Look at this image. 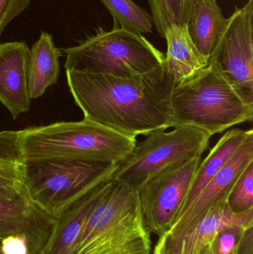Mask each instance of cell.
I'll use <instances>...</instances> for the list:
<instances>
[{"mask_svg":"<svg viewBox=\"0 0 253 254\" xmlns=\"http://www.w3.org/2000/svg\"><path fill=\"white\" fill-rule=\"evenodd\" d=\"M0 154L16 155L19 154L18 131H0Z\"/></svg>","mask_w":253,"mask_h":254,"instance_id":"26","label":"cell"},{"mask_svg":"<svg viewBox=\"0 0 253 254\" xmlns=\"http://www.w3.org/2000/svg\"><path fill=\"white\" fill-rule=\"evenodd\" d=\"M200 254H212L210 249H209V244L206 246L203 250L202 251Z\"/></svg>","mask_w":253,"mask_h":254,"instance_id":"28","label":"cell"},{"mask_svg":"<svg viewBox=\"0 0 253 254\" xmlns=\"http://www.w3.org/2000/svg\"><path fill=\"white\" fill-rule=\"evenodd\" d=\"M106 181L89 191L55 218L51 234L40 254H73L88 218L109 185Z\"/></svg>","mask_w":253,"mask_h":254,"instance_id":"14","label":"cell"},{"mask_svg":"<svg viewBox=\"0 0 253 254\" xmlns=\"http://www.w3.org/2000/svg\"><path fill=\"white\" fill-rule=\"evenodd\" d=\"M108 9L114 25L138 34L152 32L151 13L132 0H99Z\"/></svg>","mask_w":253,"mask_h":254,"instance_id":"19","label":"cell"},{"mask_svg":"<svg viewBox=\"0 0 253 254\" xmlns=\"http://www.w3.org/2000/svg\"><path fill=\"white\" fill-rule=\"evenodd\" d=\"M253 226H230L221 229L209 243L212 254H239L241 242L247 228Z\"/></svg>","mask_w":253,"mask_h":254,"instance_id":"23","label":"cell"},{"mask_svg":"<svg viewBox=\"0 0 253 254\" xmlns=\"http://www.w3.org/2000/svg\"><path fill=\"white\" fill-rule=\"evenodd\" d=\"M25 164L51 159H86L119 164L135 147L136 138L83 119L18 131Z\"/></svg>","mask_w":253,"mask_h":254,"instance_id":"2","label":"cell"},{"mask_svg":"<svg viewBox=\"0 0 253 254\" xmlns=\"http://www.w3.org/2000/svg\"><path fill=\"white\" fill-rule=\"evenodd\" d=\"M54 224V218L29 198H10L0 194V240L10 236L22 237L29 254H40Z\"/></svg>","mask_w":253,"mask_h":254,"instance_id":"12","label":"cell"},{"mask_svg":"<svg viewBox=\"0 0 253 254\" xmlns=\"http://www.w3.org/2000/svg\"><path fill=\"white\" fill-rule=\"evenodd\" d=\"M226 201L234 214H243L253 210V161L239 176Z\"/></svg>","mask_w":253,"mask_h":254,"instance_id":"22","label":"cell"},{"mask_svg":"<svg viewBox=\"0 0 253 254\" xmlns=\"http://www.w3.org/2000/svg\"><path fill=\"white\" fill-rule=\"evenodd\" d=\"M65 71L129 77L164 64L165 55L142 34L117 25L100 27L78 46L64 49Z\"/></svg>","mask_w":253,"mask_h":254,"instance_id":"5","label":"cell"},{"mask_svg":"<svg viewBox=\"0 0 253 254\" xmlns=\"http://www.w3.org/2000/svg\"><path fill=\"white\" fill-rule=\"evenodd\" d=\"M202 156L174 164L147 179L137 190L150 232L160 237L182 210Z\"/></svg>","mask_w":253,"mask_h":254,"instance_id":"9","label":"cell"},{"mask_svg":"<svg viewBox=\"0 0 253 254\" xmlns=\"http://www.w3.org/2000/svg\"><path fill=\"white\" fill-rule=\"evenodd\" d=\"M253 0L236 7L209 57V65L253 104Z\"/></svg>","mask_w":253,"mask_h":254,"instance_id":"8","label":"cell"},{"mask_svg":"<svg viewBox=\"0 0 253 254\" xmlns=\"http://www.w3.org/2000/svg\"><path fill=\"white\" fill-rule=\"evenodd\" d=\"M253 131V129L233 128L227 131L218 140L206 158L201 161L180 214L190 205L206 185L227 165Z\"/></svg>","mask_w":253,"mask_h":254,"instance_id":"17","label":"cell"},{"mask_svg":"<svg viewBox=\"0 0 253 254\" xmlns=\"http://www.w3.org/2000/svg\"><path fill=\"white\" fill-rule=\"evenodd\" d=\"M25 170L26 164L22 157L0 154V194L10 198L30 199L25 184Z\"/></svg>","mask_w":253,"mask_h":254,"instance_id":"21","label":"cell"},{"mask_svg":"<svg viewBox=\"0 0 253 254\" xmlns=\"http://www.w3.org/2000/svg\"><path fill=\"white\" fill-rule=\"evenodd\" d=\"M2 254H29L26 240L18 236H10L1 240Z\"/></svg>","mask_w":253,"mask_h":254,"instance_id":"25","label":"cell"},{"mask_svg":"<svg viewBox=\"0 0 253 254\" xmlns=\"http://www.w3.org/2000/svg\"><path fill=\"white\" fill-rule=\"evenodd\" d=\"M236 225H253V210L234 214L227 201H222L188 229L177 234L166 233L159 237L152 254H200L221 229Z\"/></svg>","mask_w":253,"mask_h":254,"instance_id":"10","label":"cell"},{"mask_svg":"<svg viewBox=\"0 0 253 254\" xmlns=\"http://www.w3.org/2000/svg\"><path fill=\"white\" fill-rule=\"evenodd\" d=\"M60 51L56 47L52 36L42 31L38 40L30 49L28 67V92L31 100L44 95L59 78Z\"/></svg>","mask_w":253,"mask_h":254,"instance_id":"16","label":"cell"},{"mask_svg":"<svg viewBox=\"0 0 253 254\" xmlns=\"http://www.w3.org/2000/svg\"><path fill=\"white\" fill-rule=\"evenodd\" d=\"M212 135L192 126L176 127L170 131H157L137 143L119 163L111 179L138 190L143 184L162 170L202 156Z\"/></svg>","mask_w":253,"mask_h":254,"instance_id":"7","label":"cell"},{"mask_svg":"<svg viewBox=\"0 0 253 254\" xmlns=\"http://www.w3.org/2000/svg\"><path fill=\"white\" fill-rule=\"evenodd\" d=\"M0 254H2L1 252V240H0Z\"/></svg>","mask_w":253,"mask_h":254,"instance_id":"29","label":"cell"},{"mask_svg":"<svg viewBox=\"0 0 253 254\" xmlns=\"http://www.w3.org/2000/svg\"><path fill=\"white\" fill-rule=\"evenodd\" d=\"M73 254H152L151 232L137 190L111 179Z\"/></svg>","mask_w":253,"mask_h":254,"instance_id":"3","label":"cell"},{"mask_svg":"<svg viewBox=\"0 0 253 254\" xmlns=\"http://www.w3.org/2000/svg\"><path fill=\"white\" fill-rule=\"evenodd\" d=\"M84 119L136 138L170 128L176 86L165 64L129 77L65 71Z\"/></svg>","mask_w":253,"mask_h":254,"instance_id":"1","label":"cell"},{"mask_svg":"<svg viewBox=\"0 0 253 254\" xmlns=\"http://www.w3.org/2000/svg\"><path fill=\"white\" fill-rule=\"evenodd\" d=\"M239 254H253V226L245 231L241 242Z\"/></svg>","mask_w":253,"mask_h":254,"instance_id":"27","label":"cell"},{"mask_svg":"<svg viewBox=\"0 0 253 254\" xmlns=\"http://www.w3.org/2000/svg\"><path fill=\"white\" fill-rule=\"evenodd\" d=\"M194 0H148L153 25L159 35L172 25L183 26L188 22Z\"/></svg>","mask_w":253,"mask_h":254,"instance_id":"20","label":"cell"},{"mask_svg":"<svg viewBox=\"0 0 253 254\" xmlns=\"http://www.w3.org/2000/svg\"><path fill=\"white\" fill-rule=\"evenodd\" d=\"M163 38L167 43L165 66L176 84L192 78L209 65V58L195 46L187 25L169 27Z\"/></svg>","mask_w":253,"mask_h":254,"instance_id":"15","label":"cell"},{"mask_svg":"<svg viewBox=\"0 0 253 254\" xmlns=\"http://www.w3.org/2000/svg\"><path fill=\"white\" fill-rule=\"evenodd\" d=\"M253 119V104L209 65L174 88L170 127H197L212 136Z\"/></svg>","mask_w":253,"mask_h":254,"instance_id":"4","label":"cell"},{"mask_svg":"<svg viewBox=\"0 0 253 254\" xmlns=\"http://www.w3.org/2000/svg\"><path fill=\"white\" fill-rule=\"evenodd\" d=\"M117 165L86 159H51L26 164L28 196L55 219L89 191L111 179Z\"/></svg>","mask_w":253,"mask_h":254,"instance_id":"6","label":"cell"},{"mask_svg":"<svg viewBox=\"0 0 253 254\" xmlns=\"http://www.w3.org/2000/svg\"><path fill=\"white\" fill-rule=\"evenodd\" d=\"M253 161V131L227 165L206 185L190 205L175 219L167 234L181 233L202 220L208 212L227 200L239 176ZM166 234V233H165Z\"/></svg>","mask_w":253,"mask_h":254,"instance_id":"11","label":"cell"},{"mask_svg":"<svg viewBox=\"0 0 253 254\" xmlns=\"http://www.w3.org/2000/svg\"><path fill=\"white\" fill-rule=\"evenodd\" d=\"M227 19L215 0H194L187 22V31L192 41L202 55L209 58Z\"/></svg>","mask_w":253,"mask_h":254,"instance_id":"18","label":"cell"},{"mask_svg":"<svg viewBox=\"0 0 253 254\" xmlns=\"http://www.w3.org/2000/svg\"><path fill=\"white\" fill-rule=\"evenodd\" d=\"M31 0H0V37L5 27L25 11Z\"/></svg>","mask_w":253,"mask_h":254,"instance_id":"24","label":"cell"},{"mask_svg":"<svg viewBox=\"0 0 253 254\" xmlns=\"http://www.w3.org/2000/svg\"><path fill=\"white\" fill-rule=\"evenodd\" d=\"M30 48L25 42L0 44V103L14 120L31 110L28 67Z\"/></svg>","mask_w":253,"mask_h":254,"instance_id":"13","label":"cell"}]
</instances>
